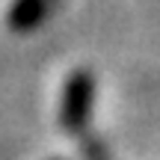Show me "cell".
<instances>
[{
  "instance_id": "obj_1",
  "label": "cell",
  "mask_w": 160,
  "mask_h": 160,
  "mask_svg": "<svg viewBox=\"0 0 160 160\" xmlns=\"http://www.w3.org/2000/svg\"><path fill=\"white\" fill-rule=\"evenodd\" d=\"M92 101H95V77L89 71H74L65 80L62 104H59V125L65 133H80L89 125Z\"/></svg>"
},
{
  "instance_id": "obj_2",
  "label": "cell",
  "mask_w": 160,
  "mask_h": 160,
  "mask_svg": "<svg viewBox=\"0 0 160 160\" xmlns=\"http://www.w3.org/2000/svg\"><path fill=\"white\" fill-rule=\"evenodd\" d=\"M48 15V6L45 0H18L9 12V24L15 30H30Z\"/></svg>"
}]
</instances>
